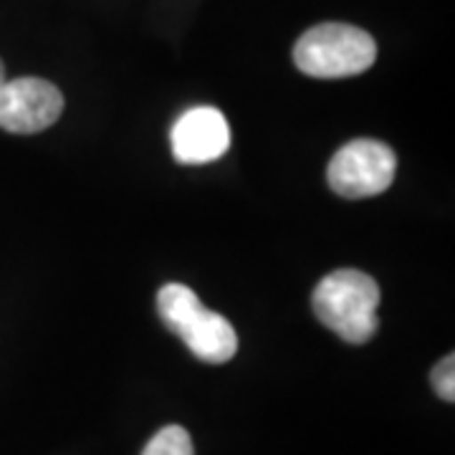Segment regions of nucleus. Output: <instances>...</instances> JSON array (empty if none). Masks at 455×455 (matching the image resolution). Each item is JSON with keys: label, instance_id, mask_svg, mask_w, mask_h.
I'll list each match as a JSON object with an SVG mask.
<instances>
[{"label": "nucleus", "instance_id": "1a4fd4ad", "mask_svg": "<svg viewBox=\"0 0 455 455\" xmlns=\"http://www.w3.org/2000/svg\"><path fill=\"white\" fill-rule=\"evenodd\" d=\"M8 82V79H5V66H3V61H0V89H3V84Z\"/></svg>", "mask_w": 455, "mask_h": 455}, {"label": "nucleus", "instance_id": "0eeeda50", "mask_svg": "<svg viewBox=\"0 0 455 455\" xmlns=\"http://www.w3.org/2000/svg\"><path fill=\"white\" fill-rule=\"evenodd\" d=\"M142 455H196L193 438L182 425H167L147 443Z\"/></svg>", "mask_w": 455, "mask_h": 455}, {"label": "nucleus", "instance_id": "6e6552de", "mask_svg": "<svg viewBox=\"0 0 455 455\" xmlns=\"http://www.w3.org/2000/svg\"><path fill=\"white\" fill-rule=\"evenodd\" d=\"M430 379H433V390L438 392L440 400L453 403L455 400V357L453 355H448V357L440 359L438 364L433 367Z\"/></svg>", "mask_w": 455, "mask_h": 455}, {"label": "nucleus", "instance_id": "423d86ee", "mask_svg": "<svg viewBox=\"0 0 455 455\" xmlns=\"http://www.w3.org/2000/svg\"><path fill=\"white\" fill-rule=\"evenodd\" d=\"M180 164H208L220 160L230 147L226 114L215 107H193L180 116L170 134Z\"/></svg>", "mask_w": 455, "mask_h": 455}, {"label": "nucleus", "instance_id": "39448f33", "mask_svg": "<svg viewBox=\"0 0 455 455\" xmlns=\"http://www.w3.org/2000/svg\"><path fill=\"white\" fill-rule=\"evenodd\" d=\"M64 112L59 86L38 76L8 79L0 89V130L11 134H36L56 124Z\"/></svg>", "mask_w": 455, "mask_h": 455}, {"label": "nucleus", "instance_id": "f03ea898", "mask_svg": "<svg viewBox=\"0 0 455 455\" xmlns=\"http://www.w3.org/2000/svg\"><path fill=\"white\" fill-rule=\"evenodd\" d=\"M377 61V44L367 31L349 23H319L299 36L293 64L311 79H349Z\"/></svg>", "mask_w": 455, "mask_h": 455}, {"label": "nucleus", "instance_id": "f257e3e1", "mask_svg": "<svg viewBox=\"0 0 455 455\" xmlns=\"http://www.w3.org/2000/svg\"><path fill=\"white\" fill-rule=\"evenodd\" d=\"M316 319L349 344H364L379 329V286L370 274L341 268L319 281L311 296Z\"/></svg>", "mask_w": 455, "mask_h": 455}, {"label": "nucleus", "instance_id": "20e7f679", "mask_svg": "<svg viewBox=\"0 0 455 455\" xmlns=\"http://www.w3.org/2000/svg\"><path fill=\"white\" fill-rule=\"evenodd\" d=\"M397 157L377 140H352L341 147L326 167V182L339 197L362 200L382 196L395 180Z\"/></svg>", "mask_w": 455, "mask_h": 455}, {"label": "nucleus", "instance_id": "7ed1b4c3", "mask_svg": "<svg viewBox=\"0 0 455 455\" xmlns=\"http://www.w3.org/2000/svg\"><path fill=\"white\" fill-rule=\"evenodd\" d=\"M157 311L197 359L208 364L230 362L238 352V334L226 316L205 309L197 293L182 283H167L157 293Z\"/></svg>", "mask_w": 455, "mask_h": 455}]
</instances>
